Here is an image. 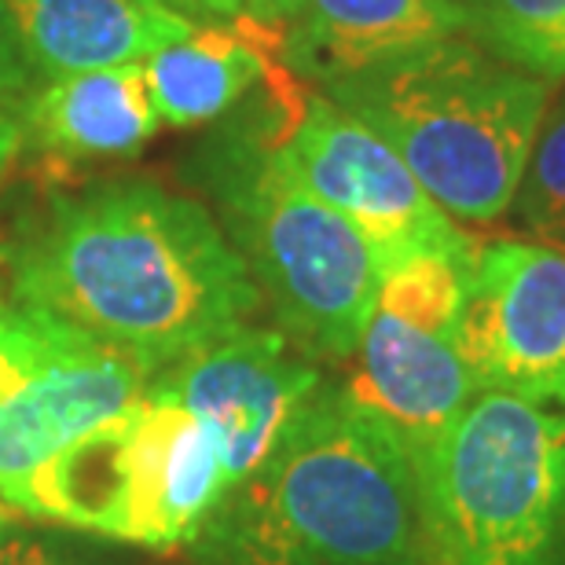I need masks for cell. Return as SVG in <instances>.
Returning <instances> with one entry per match:
<instances>
[{
	"label": "cell",
	"instance_id": "obj_1",
	"mask_svg": "<svg viewBox=\"0 0 565 565\" xmlns=\"http://www.w3.org/2000/svg\"><path fill=\"white\" fill-rule=\"evenodd\" d=\"M19 305L140 356L177 360L243 331L262 305L246 257L195 199L107 184L55 199L11 254Z\"/></svg>",
	"mask_w": 565,
	"mask_h": 565
},
{
	"label": "cell",
	"instance_id": "obj_2",
	"mask_svg": "<svg viewBox=\"0 0 565 565\" xmlns=\"http://www.w3.org/2000/svg\"><path fill=\"white\" fill-rule=\"evenodd\" d=\"M243 489L235 544L254 565L423 558L412 451L342 390H316L273 459Z\"/></svg>",
	"mask_w": 565,
	"mask_h": 565
},
{
	"label": "cell",
	"instance_id": "obj_3",
	"mask_svg": "<svg viewBox=\"0 0 565 565\" xmlns=\"http://www.w3.org/2000/svg\"><path fill=\"white\" fill-rule=\"evenodd\" d=\"M547 99V77L459 38L334 82V104L367 121L456 224L511 210Z\"/></svg>",
	"mask_w": 565,
	"mask_h": 565
},
{
	"label": "cell",
	"instance_id": "obj_4",
	"mask_svg": "<svg viewBox=\"0 0 565 565\" xmlns=\"http://www.w3.org/2000/svg\"><path fill=\"white\" fill-rule=\"evenodd\" d=\"M415 478L429 565H565V412L481 393Z\"/></svg>",
	"mask_w": 565,
	"mask_h": 565
},
{
	"label": "cell",
	"instance_id": "obj_5",
	"mask_svg": "<svg viewBox=\"0 0 565 565\" xmlns=\"http://www.w3.org/2000/svg\"><path fill=\"white\" fill-rule=\"evenodd\" d=\"M232 206L243 257L279 323L316 356H353L386 276L375 246L268 154L243 177Z\"/></svg>",
	"mask_w": 565,
	"mask_h": 565
},
{
	"label": "cell",
	"instance_id": "obj_6",
	"mask_svg": "<svg viewBox=\"0 0 565 565\" xmlns=\"http://www.w3.org/2000/svg\"><path fill=\"white\" fill-rule=\"evenodd\" d=\"M265 147L294 184L342 213L375 246L382 268L419 254L470 257L478 250L470 235L437 210L404 158L334 99L309 96L290 129Z\"/></svg>",
	"mask_w": 565,
	"mask_h": 565
},
{
	"label": "cell",
	"instance_id": "obj_7",
	"mask_svg": "<svg viewBox=\"0 0 565 565\" xmlns=\"http://www.w3.org/2000/svg\"><path fill=\"white\" fill-rule=\"evenodd\" d=\"M459 353L484 393L565 404V246H478L459 316Z\"/></svg>",
	"mask_w": 565,
	"mask_h": 565
},
{
	"label": "cell",
	"instance_id": "obj_8",
	"mask_svg": "<svg viewBox=\"0 0 565 565\" xmlns=\"http://www.w3.org/2000/svg\"><path fill=\"white\" fill-rule=\"evenodd\" d=\"M320 386V371L294 353L287 334L257 327L177 360L151 382L206 429L228 489L273 459Z\"/></svg>",
	"mask_w": 565,
	"mask_h": 565
},
{
	"label": "cell",
	"instance_id": "obj_9",
	"mask_svg": "<svg viewBox=\"0 0 565 565\" xmlns=\"http://www.w3.org/2000/svg\"><path fill=\"white\" fill-rule=\"evenodd\" d=\"M158 379L140 356L77 331L15 397L0 404V500L88 429L129 412Z\"/></svg>",
	"mask_w": 565,
	"mask_h": 565
},
{
	"label": "cell",
	"instance_id": "obj_10",
	"mask_svg": "<svg viewBox=\"0 0 565 565\" xmlns=\"http://www.w3.org/2000/svg\"><path fill=\"white\" fill-rule=\"evenodd\" d=\"M353 356L356 367L342 393L386 423L412 459L445 437L481 390L456 331L423 327L379 305Z\"/></svg>",
	"mask_w": 565,
	"mask_h": 565
},
{
	"label": "cell",
	"instance_id": "obj_11",
	"mask_svg": "<svg viewBox=\"0 0 565 565\" xmlns=\"http://www.w3.org/2000/svg\"><path fill=\"white\" fill-rule=\"evenodd\" d=\"M137 507L129 544L180 547L217 511L228 478L217 448L191 415L166 393L147 390L137 401Z\"/></svg>",
	"mask_w": 565,
	"mask_h": 565
},
{
	"label": "cell",
	"instance_id": "obj_12",
	"mask_svg": "<svg viewBox=\"0 0 565 565\" xmlns=\"http://www.w3.org/2000/svg\"><path fill=\"white\" fill-rule=\"evenodd\" d=\"M30 71L52 77L151 60L195 30L162 0H0Z\"/></svg>",
	"mask_w": 565,
	"mask_h": 565
},
{
	"label": "cell",
	"instance_id": "obj_13",
	"mask_svg": "<svg viewBox=\"0 0 565 565\" xmlns=\"http://www.w3.org/2000/svg\"><path fill=\"white\" fill-rule=\"evenodd\" d=\"M287 52V26L235 19V26H195L143 63L162 126L195 129L239 104L250 85L268 82Z\"/></svg>",
	"mask_w": 565,
	"mask_h": 565
},
{
	"label": "cell",
	"instance_id": "obj_14",
	"mask_svg": "<svg viewBox=\"0 0 565 565\" xmlns=\"http://www.w3.org/2000/svg\"><path fill=\"white\" fill-rule=\"evenodd\" d=\"M290 22L294 63L338 82L456 38L467 11L456 0H298Z\"/></svg>",
	"mask_w": 565,
	"mask_h": 565
},
{
	"label": "cell",
	"instance_id": "obj_15",
	"mask_svg": "<svg viewBox=\"0 0 565 565\" xmlns=\"http://www.w3.org/2000/svg\"><path fill=\"white\" fill-rule=\"evenodd\" d=\"M22 126L55 162L129 158L158 132L143 63L52 77L22 107Z\"/></svg>",
	"mask_w": 565,
	"mask_h": 565
},
{
	"label": "cell",
	"instance_id": "obj_16",
	"mask_svg": "<svg viewBox=\"0 0 565 565\" xmlns=\"http://www.w3.org/2000/svg\"><path fill=\"white\" fill-rule=\"evenodd\" d=\"M481 49L540 77L565 74V0H456Z\"/></svg>",
	"mask_w": 565,
	"mask_h": 565
},
{
	"label": "cell",
	"instance_id": "obj_17",
	"mask_svg": "<svg viewBox=\"0 0 565 565\" xmlns=\"http://www.w3.org/2000/svg\"><path fill=\"white\" fill-rule=\"evenodd\" d=\"M511 210L536 243L565 246V88L540 118Z\"/></svg>",
	"mask_w": 565,
	"mask_h": 565
},
{
	"label": "cell",
	"instance_id": "obj_18",
	"mask_svg": "<svg viewBox=\"0 0 565 565\" xmlns=\"http://www.w3.org/2000/svg\"><path fill=\"white\" fill-rule=\"evenodd\" d=\"M77 331L26 305H0V404L71 345Z\"/></svg>",
	"mask_w": 565,
	"mask_h": 565
},
{
	"label": "cell",
	"instance_id": "obj_19",
	"mask_svg": "<svg viewBox=\"0 0 565 565\" xmlns=\"http://www.w3.org/2000/svg\"><path fill=\"white\" fill-rule=\"evenodd\" d=\"M30 77H33V71H30L26 55H22V49H19V38H15V30H11L8 11H4V4H0V99L26 107L22 93L30 88Z\"/></svg>",
	"mask_w": 565,
	"mask_h": 565
},
{
	"label": "cell",
	"instance_id": "obj_20",
	"mask_svg": "<svg viewBox=\"0 0 565 565\" xmlns=\"http://www.w3.org/2000/svg\"><path fill=\"white\" fill-rule=\"evenodd\" d=\"M188 8H199L206 15L254 19V22H287L298 8V0H184Z\"/></svg>",
	"mask_w": 565,
	"mask_h": 565
},
{
	"label": "cell",
	"instance_id": "obj_21",
	"mask_svg": "<svg viewBox=\"0 0 565 565\" xmlns=\"http://www.w3.org/2000/svg\"><path fill=\"white\" fill-rule=\"evenodd\" d=\"M22 137H26V126H22V104L0 99V180H4L8 169L15 166V158L22 151Z\"/></svg>",
	"mask_w": 565,
	"mask_h": 565
},
{
	"label": "cell",
	"instance_id": "obj_22",
	"mask_svg": "<svg viewBox=\"0 0 565 565\" xmlns=\"http://www.w3.org/2000/svg\"><path fill=\"white\" fill-rule=\"evenodd\" d=\"M0 565H63L52 555L49 544L33 536H0Z\"/></svg>",
	"mask_w": 565,
	"mask_h": 565
},
{
	"label": "cell",
	"instance_id": "obj_23",
	"mask_svg": "<svg viewBox=\"0 0 565 565\" xmlns=\"http://www.w3.org/2000/svg\"><path fill=\"white\" fill-rule=\"evenodd\" d=\"M162 4H169V8H177V11H180V8H188V4H184V0H162Z\"/></svg>",
	"mask_w": 565,
	"mask_h": 565
},
{
	"label": "cell",
	"instance_id": "obj_24",
	"mask_svg": "<svg viewBox=\"0 0 565 565\" xmlns=\"http://www.w3.org/2000/svg\"><path fill=\"white\" fill-rule=\"evenodd\" d=\"M8 518H11V514L4 511V507H0V529H4V525H8Z\"/></svg>",
	"mask_w": 565,
	"mask_h": 565
}]
</instances>
